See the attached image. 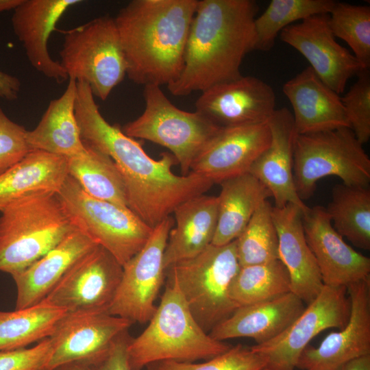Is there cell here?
I'll return each instance as SVG.
<instances>
[{"label":"cell","instance_id":"obj_1","mask_svg":"<svg viewBox=\"0 0 370 370\" xmlns=\"http://www.w3.org/2000/svg\"><path fill=\"white\" fill-rule=\"evenodd\" d=\"M75 113L84 143L113 160L125 184L128 208L151 228L180 204L205 194L214 184L192 171L175 175L171 169L177 162L170 152L161 153L158 160L150 157L119 124L103 118L86 83L77 84Z\"/></svg>","mask_w":370,"mask_h":370},{"label":"cell","instance_id":"obj_2","mask_svg":"<svg viewBox=\"0 0 370 370\" xmlns=\"http://www.w3.org/2000/svg\"><path fill=\"white\" fill-rule=\"evenodd\" d=\"M258 9L254 0H198L182 70L167 86L170 92L187 96L242 77L243 60L255 50Z\"/></svg>","mask_w":370,"mask_h":370},{"label":"cell","instance_id":"obj_3","mask_svg":"<svg viewBox=\"0 0 370 370\" xmlns=\"http://www.w3.org/2000/svg\"><path fill=\"white\" fill-rule=\"evenodd\" d=\"M198 0H132L114 18L134 83L169 85L180 75Z\"/></svg>","mask_w":370,"mask_h":370},{"label":"cell","instance_id":"obj_4","mask_svg":"<svg viewBox=\"0 0 370 370\" xmlns=\"http://www.w3.org/2000/svg\"><path fill=\"white\" fill-rule=\"evenodd\" d=\"M166 279L164 292L147 328L127 345L132 370L153 362H193L223 354L232 345L212 338L193 317L177 283Z\"/></svg>","mask_w":370,"mask_h":370},{"label":"cell","instance_id":"obj_5","mask_svg":"<svg viewBox=\"0 0 370 370\" xmlns=\"http://www.w3.org/2000/svg\"><path fill=\"white\" fill-rule=\"evenodd\" d=\"M0 217V271L19 273L57 245L75 228L57 193L14 201Z\"/></svg>","mask_w":370,"mask_h":370},{"label":"cell","instance_id":"obj_6","mask_svg":"<svg viewBox=\"0 0 370 370\" xmlns=\"http://www.w3.org/2000/svg\"><path fill=\"white\" fill-rule=\"evenodd\" d=\"M240 267L235 240L221 246L211 244L198 255L171 265L166 278L177 283L193 317L209 333L238 308L229 291Z\"/></svg>","mask_w":370,"mask_h":370},{"label":"cell","instance_id":"obj_7","mask_svg":"<svg viewBox=\"0 0 370 370\" xmlns=\"http://www.w3.org/2000/svg\"><path fill=\"white\" fill-rule=\"evenodd\" d=\"M336 176L348 186H369L370 158L349 127L297 134L293 156L296 191L303 201L314 193L317 182Z\"/></svg>","mask_w":370,"mask_h":370},{"label":"cell","instance_id":"obj_8","mask_svg":"<svg viewBox=\"0 0 370 370\" xmlns=\"http://www.w3.org/2000/svg\"><path fill=\"white\" fill-rule=\"evenodd\" d=\"M58 197L75 228L123 266L149 240L153 228L128 207L93 197L68 175Z\"/></svg>","mask_w":370,"mask_h":370},{"label":"cell","instance_id":"obj_9","mask_svg":"<svg viewBox=\"0 0 370 370\" xmlns=\"http://www.w3.org/2000/svg\"><path fill=\"white\" fill-rule=\"evenodd\" d=\"M61 65L69 79L86 83L105 101L127 75V62L114 18L100 16L62 32Z\"/></svg>","mask_w":370,"mask_h":370},{"label":"cell","instance_id":"obj_10","mask_svg":"<svg viewBox=\"0 0 370 370\" xmlns=\"http://www.w3.org/2000/svg\"><path fill=\"white\" fill-rule=\"evenodd\" d=\"M143 97V112L127 123L123 132L166 147L176 159L182 175L188 174L195 160L222 128L196 111L177 108L160 86H145Z\"/></svg>","mask_w":370,"mask_h":370},{"label":"cell","instance_id":"obj_11","mask_svg":"<svg viewBox=\"0 0 370 370\" xmlns=\"http://www.w3.org/2000/svg\"><path fill=\"white\" fill-rule=\"evenodd\" d=\"M174 220L169 216L153 228L144 247L123 265L122 278L108 312L132 323H148L166 279L164 253Z\"/></svg>","mask_w":370,"mask_h":370},{"label":"cell","instance_id":"obj_12","mask_svg":"<svg viewBox=\"0 0 370 370\" xmlns=\"http://www.w3.org/2000/svg\"><path fill=\"white\" fill-rule=\"evenodd\" d=\"M349 313L347 287L324 285L286 330L269 341L251 347L266 358V370H295L310 341L327 329L343 328Z\"/></svg>","mask_w":370,"mask_h":370},{"label":"cell","instance_id":"obj_13","mask_svg":"<svg viewBox=\"0 0 370 370\" xmlns=\"http://www.w3.org/2000/svg\"><path fill=\"white\" fill-rule=\"evenodd\" d=\"M123 275V266L96 245L79 258L41 301L68 312H108Z\"/></svg>","mask_w":370,"mask_h":370},{"label":"cell","instance_id":"obj_14","mask_svg":"<svg viewBox=\"0 0 370 370\" xmlns=\"http://www.w3.org/2000/svg\"><path fill=\"white\" fill-rule=\"evenodd\" d=\"M281 40L298 51L319 79L338 95L349 78L364 69L353 53L335 40L329 14H320L285 27Z\"/></svg>","mask_w":370,"mask_h":370},{"label":"cell","instance_id":"obj_15","mask_svg":"<svg viewBox=\"0 0 370 370\" xmlns=\"http://www.w3.org/2000/svg\"><path fill=\"white\" fill-rule=\"evenodd\" d=\"M132 323L106 311L66 312L50 339L53 350L48 370L70 362L95 364L110 350L114 340Z\"/></svg>","mask_w":370,"mask_h":370},{"label":"cell","instance_id":"obj_16","mask_svg":"<svg viewBox=\"0 0 370 370\" xmlns=\"http://www.w3.org/2000/svg\"><path fill=\"white\" fill-rule=\"evenodd\" d=\"M275 110V91L252 76L211 87L195 101V111L221 128L267 123Z\"/></svg>","mask_w":370,"mask_h":370},{"label":"cell","instance_id":"obj_17","mask_svg":"<svg viewBox=\"0 0 370 370\" xmlns=\"http://www.w3.org/2000/svg\"><path fill=\"white\" fill-rule=\"evenodd\" d=\"M350 313L345 326L329 334L317 347L308 345L296 368L340 370L346 362L370 354V278L347 286Z\"/></svg>","mask_w":370,"mask_h":370},{"label":"cell","instance_id":"obj_18","mask_svg":"<svg viewBox=\"0 0 370 370\" xmlns=\"http://www.w3.org/2000/svg\"><path fill=\"white\" fill-rule=\"evenodd\" d=\"M302 224L323 285L347 287L370 278V258L345 243L333 227L325 208H308L302 214Z\"/></svg>","mask_w":370,"mask_h":370},{"label":"cell","instance_id":"obj_19","mask_svg":"<svg viewBox=\"0 0 370 370\" xmlns=\"http://www.w3.org/2000/svg\"><path fill=\"white\" fill-rule=\"evenodd\" d=\"M270 141L268 122L222 128L195 160L190 171L220 184L248 173Z\"/></svg>","mask_w":370,"mask_h":370},{"label":"cell","instance_id":"obj_20","mask_svg":"<svg viewBox=\"0 0 370 370\" xmlns=\"http://www.w3.org/2000/svg\"><path fill=\"white\" fill-rule=\"evenodd\" d=\"M271 132L269 146L258 156L249 173L270 191L275 208L287 204L298 206L304 212L309 208L295 189L293 177L294 145L297 136L293 117L284 107L275 110L268 121Z\"/></svg>","mask_w":370,"mask_h":370},{"label":"cell","instance_id":"obj_21","mask_svg":"<svg viewBox=\"0 0 370 370\" xmlns=\"http://www.w3.org/2000/svg\"><path fill=\"white\" fill-rule=\"evenodd\" d=\"M81 0H23L11 18L13 32L25 49L31 65L45 77L61 84L69 79L60 62L48 49L51 34L65 12Z\"/></svg>","mask_w":370,"mask_h":370},{"label":"cell","instance_id":"obj_22","mask_svg":"<svg viewBox=\"0 0 370 370\" xmlns=\"http://www.w3.org/2000/svg\"><path fill=\"white\" fill-rule=\"evenodd\" d=\"M303 213L301 208L293 204L272 208L278 238V259L288 273L291 292L308 305L317 297L324 285L306 240Z\"/></svg>","mask_w":370,"mask_h":370},{"label":"cell","instance_id":"obj_23","mask_svg":"<svg viewBox=\"0 0 370 370\" xmlns=\"http://www.w3.org/2000/svg\"><path fill=\"white\" fill-rule=\"evenodd\" d=\"M282 90L293 110L297 134L350 128L341 97L310 66L287 81Z\"/></svg>","mask_w":370,"mask_h":370},{"label":"cell","instance_id":"obj_24","mask_svg":"<svg viewBox=\"0 0 370 370\" xmlns=\"http://www.w3.org/2000/svg\"><path fill=\"white\" fill-rule=\"evenodd\" d=\"M305 303L292 292L271 300L241 306L208 334L217 341L249 337L264 343L286 330L303 312Z\"/></svg>","mask_w":370,"mask_h":370},{"label":"cell","instance_id":"obj_25","mask_svg":"<svg viewBox=\"0 0 370 370\" xmlns=\"http://www.w3.org/2000/svg\"><path fill=\"white\" fill-rule=\"evenodd\" d=\"M96 245L75 228L35 262L12 275L16 287L15 309L40 303L69 268Z\"/></svg>","mask_w":370,"mask_h":370},{"label":"cell","instance_id":"obj_26","mask_svg":"<svg viewBox=\"0 0 370 370\" xmlns=\"http://www.w3.org/2000/svg\"><path fill=\"white\" fill-rule=\"evenodd\" d=\"M173 213L175 226L169 232L164 249L165 270L198 255L211 245L217 225V197L195 196L177 206Z\"/></svg>","mask_w":370,"mask_h":370},{"label":"cell","instance_id":"obj_27","mask_svg":"<svg viewBox=\"0 0 370 370\" xmlns=\"http://www.w3.org/2000/svg\"><path fill=\"white\" fill-rule=\"evenodd\" d=\"M68 175L66 158L31 150L0 175V211L26 197L57 193Z\"/></svg>","mask_w":370,"mask_h":370},{"label":"cell","instance_id":"obj_28","mask_svg":"<svg viewBox=\"0 0 370 370\" xmlns=\"http://www.w3.org/2000/svg\"><path fill=\"white\" fill-rule=\"evenodd\" d=\"M77 82L69 79L64 93L51 100L37 126L26 134L30 150H40L66 158L86 151L75 113Z\"/></svg>","mask_w":370,"mask_h":370},{"label":"cell","instance_id":"obj_29","mask_svg":"<svg viewBox=\"0 0 370 370\" xmlns=\"http://www.w3.org/2000/svg\"><path fill=\"white\" fill-rule=\"evenodd\" d=\"M219 184L217 225L211 243L217 246L235 241L258 206L271 197L269 189L249 172Z\"/></svg>","mask_w":370,"mask_h":370},{"label":"cell","instance_id":"obj_30","mask_svg":"<svg viewBox=\"0 0 370 370\" xmlns=\"http://www.w3.org/2000/svg\"><path fill=\"white\" fill-rule=\"evenodd\" d=\"M83 154L66 158L68 174L90 196L128 207L123 178L106 154L86 145Z\"/></svg>","mask_w":370,"mask_h":370},{"label":"cell","instance_id":"obj_31","mask_svg":"<svg viewBox=\"0 0 370 370\" xmlns=\"http://www.w3.org/2000/svg\"><path fill=\"white\" fill-rule=\"evenodd\" d=\"M326 212L334 230L356 247L370 249V189L338 184Z\"/></svg>","mask_w":370,"mask_h":370},{"label":"cell","instance_id":"obj_32","mask_svg":"<svg viewBox=\"0 0 370 370\" xmlns=\"http://www.w3.org/2000/svg\"><path fill=\"white\" fill-rule=\"evenodd\" d=\"M66 312L42 301L23 309L0 311V352L27 348L50 337Z\"/></svg>","mask_w":370,"mask_h":370},{"label":"cell","instance_id":"obj_33","mask_svg":"<svg viewBox=\"0 0 370 370\" xmlns=\"http://www.w3.org/2000/svg\"><path fill=\"white\" fill-rule=\"evenodd\" d=\"M291 292L288 273L280 260L241 267L229 291L237 307L273 299Z\"/></svg>","mask_w":370,"mask_h":370},{"label":"cell","instance_id":"obj_34","mask_svg":"<svg viewBox=\"0 0 370 370\" xmlns=\"http://www.w3.org/2000/svg\"><path fill=\"white\" fill-rule=\"evenodd\" d=\"M335 3L333 0H272L254 21L255 50L269 51L285 27L314 15L329 14Z\"/></svg>","mask_w":370,"mask_h":370},{"label":"cell","instance_id":"obj_35","mask_svg":"<svg viewBox=\"0 0 370 370\" xmlns=\"http://www.w3.org/2000/svg\"><path fill=\"white\" fill-rule=\"evenodd\" d=\"M272 208L268 200L263 201L236 239L241 267L279 260L278 238L273 219Z\"/></svg>","mask_w":370,"mask_h":370},{"label":"cell","instance_id":"obj_36","mask_svg":"<svg viewBox=\"0 0 370 370\" xmlns=\"http://www.w3.org/2000/svg\"><path fill=\"white\" fill-rule=\"evenodd\" d=\"M335 37L345 41L364 68H370V8L343 2L335 3L329 13Z\"/></svg>","mask_w":370,"mask_h":370},{"label":"cell","instance_id":"obj_37","mask_svg":"<svg viewBox=\"0 0 370 370\" xmlns=\"http://www.w3.org/2000/svg\"><path fill=\"white\" fill-rule=\"evenodd\" d=\"M267 359L251 347L241 344L201 362L164 360L148 365L147 370H264Z\"/></svg>","mask_w":370,"mask_h":370},{"label":"cell","instance_id":"obj_38","mask_svg":"<svg viewBox=\"0 0 370 370\" xmlns=\"http://www.w3.org/2000/svg\"><path fill=\"white\" fill-rule=\"evenodd\" d=\"M341 101L350 128L363 145L370 138V71L364 69Z\"/></svg>","mask_w":370,"mask_h":370},{"label":"cell","instance_id":"obj_39","mask_svg":"<svg viewBox=\"0 0 370 370\" xmlns=\"http://www.w3.org/2000/svg\"><path fill=\"white\" fill-rule=\"evenodd\" d=\"M27 132L23 126L10 120L0 107V175L31 151Z\"/></svg>","mask_w":370,"mask_h":370},{"label":"cell","instance_id":"obj_40","mask_svg":"<svg viewBox=\"0 0 370 370\" xmlns=\"http://www.w3.org/2000/svg\"><path fill=\"white\" fill-rule=\"evenodd\" d=\"M53 347L47 338L30 348L0 352V370H48Z\"/></svg>","mask_w":370,"mask_h":370},{"label":"cell","instance_id":"obj_41","mask_svg":"<svg viewBox=\"0 0 370 370\" xmlns=\"http://www.w3.org/2000/svg\"><path fill=\"white\" fill-rule=\"evenodd\" d=\"M132 337L126 330L113 342L110 350L91 366L92 370H132L127 358V345Z\"/></svg>","mask_w":370,"mask_h":370},{"label":"cell","instance_id":"obj_42","mask_svg":"<svg viewBox=\"0 0 370 370\" xmlns=\"http://www.w3.org/2000/svg\"><path fill=\"white\" fill-rule=\"evenodd\" d=\"M21 87L18 78L0 71V98L10 101L17 99Z\"/></svg>","mask_w":370,"mask_h":370},{"label":"cell","instance_id":"obj_43","mask_svg":"<svg viewBox=\"0 0 370 370\" xmlns=\"http://www.w3.org/2000/svg\"><path fill=\"white\" fill-rule=\"evenodd\" d=\"M340 370H370V354L354 358L346 362Z\"/></svg>","mask_w":370,"mask_h":370},{"label":"cell","instance_id":"obj_44","mask_svg":"<svg viewBox=\"0 0 370 370\" xmlns=\"http://www.w3.org/2000/svg\"><path fill=\"white\" fill-rule=\"evenodd\" d=\"M51 370H92L90 365L83 362H70L56 367Z\"/></svg>","mask_w":370,"mask_h":370},{"label":"cell","instance_id":"obj_45","mask_svg":"<svg viewBox=\"0 0 370 370\" xmlns=\"http://www.w3.org/2000/svg\"><path fill=\"white\" fill-rule=\"evenodd\" d=\"M23 0H0V13L8 10H14Z\"/></svg>","mask_w":370,"mask_h":370},{"label":"cell","instance_id":"obj_46","mask_svg":"<svg viewBox=\"0 0 370 370\" xmlns=\"http://www.w3.org/2000/svg\"><path fill=\"white\" fill-rule=\"evenodd\" d=\"M264 370H266V369H264Z\"/></svg>","mask_w":370,"mask_h":370}]
</instances>
